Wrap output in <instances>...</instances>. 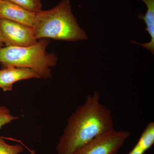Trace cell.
<instances>
[{
    "label": "cell",
    "instance_id": "obj_1",
    "mask_svg": "<svg viewBox=\"0 0 154 154\" xmlns=\"http://www.w3.org/2000/svg\"><path fill=\"white\" fill-rule=\"evenodd\" d=\"M100 99V94L94 91L69 117L57 146V154H74L94 139L114 129L111 110Z\"/></svg>",
    "mask_w": 154,
    "mask_h": 154
},
{
    "label": "cell",
    "instance_id": "obj_2",
    "mask_svg": "<svg viewBox=\"0 0 154 154\" xmlns=\"http://www.w3.org/2000/svg\"><path fill=\"white\" fill-rule=\"evenodd\" d=\"M32 29L37 40L47 38L74 42L88 38L72 12L69 0H62L52 9L36 13Z\"/></svg>",
    "mask_w": 154,
    "mask_h": 154
},
{
    "label": "cell",
    "instance_id": "obj_3",
    "mask_svg": "<svg viewBox=\"0 0 154 154\" xmlns=\"http://www.w3.org/2000/svg\"><path fill=\"white\" fill-rule=\"evenodd\" d=\"M49 38L39 39L36 44L25 47L5 46L0 48V63L3 68L19 67L33 69L41 79L51 77V68L57 63V56L47 48Z\"/></svg>",
    "mask_w": 154,
    "mask_h": 154
},
{
    "label": "cell",
    "instance_id": "obj_4",
    "mask_svg": "<svg viewBox=\"0 0 154 154\" xmlns=\"http://www.w3.org/2000/svg\"><path fill=\"white\" fill-rule=\"evenodd\" d=\"M130 135L129 131L114 129L94 139L74 154H117Z\"/></svg>",
    "mask_w": 154,
    "mask_h": 154
},
{
    "label": "cell",
    "instance_id": "obj_5",
    "mask_svg": "<svg viewBox=\"0 0 154 154\" xmlns=\"http://www.w3.org/2000/svg\"><path fill=\"white\" fill-rule=\"evenodd\" d=\"M0 34L6 46L25 47L38 41L32 27L7 19H0Z\"/></svg>",
    "mask_w": 154,
    "mask_h": 154
},
{
    "label": "cell",
    "instance_id": "obj_6",
    "mask_svg": "<svg viewBox=\"0 0 154 154\" xmlns=\"http://www.w3.org/2000/svg\"><path fill=\"white\" fill-rule=\"evenodd\" d=\"M36 14L6 0L0 2V19L32 27Z\"/></svg>",
    "mask_w": 154,
    "mask_h": 154
},
{
    "label": "cell",
    "instance_id": "obj_7",
    "mask_svg": "<svg viewBox=\"0 0 154 154\" xmlns=\"http://www.w3.org/2000/svg\"><path fill=\"white\" fill-rule=\"evenodd\" d=\"M41 79L33 69L19 67H7L0 70V88L5 92L11 91L14 83L23 80Z\"/></svg>",
    "mask_w": 154,
    "mask_h": 154
},
{
    "label": "cell",
    "instance_id": "obj_8",
    "mask_svg": "<svg viewBox=\"0 0 154 154\" xmlns=\"http://www.w3.org/2000/svg\"><path fill=\"white\" fill-rule=\"evenodd\" d=\"M145 4L147 8L145 15L139 14L138 18L143 19L145 23L146 28V30L147 31L151 37L149 42L140 44L135 41H131L133 43L138 44L146 49L149 50L152 54H154V0H141Z\"/></svg>",
    "mask_w": 154,
    "mask_h": 154
},
{
    "label": "cell",
    "instance_id": "obj_9",
    "mask_svg": "<svg viewBox=\"0 0 154 154\" xmlns=\"http://www.w3.org/2000/svg\"><path fill=\"white\" fill-rule=\"evenodd\" d=\"M138 145L146 152L153 145L154 143V122H149L138 141Z\"/></svg>",
    "mask_w": 154,
    "mask_h": 154
},
{
    "label": "cell",
    "instance_id": "obj_10",
    "mask_svg": "<svg viewBox=\"0 0 154 154\" xmlns=\"http://www.w3.org/2000/svg\"><path fill=\"white\" fill-rule=\"evenodd\" d=\"M18 5L26 10L37 13L41 11L42 4L40 0H6Z\"/></svg>",
    "mask_w": 154,
    "mask_h": 154
},
{
    "label": "cell",
    "instance_id": "obj_11",
    "mask_svg": "<svg viewBox=\"0 0 154 154\" xmlns=\"http://www.w3.org/2000/svg\"><path fill=\"white\" fill-rule=\"evenodd\" d=\"M24 150L23 146L20 144L10 145L0 137V154H19ZM34 152H31V154Z\"/></svg>",
    "mask_w": 154,
    "mask_h": 154
},
{
    "label": "cell",
    "instance_id": "obj_12",
    "mask_svg": "<svg viewBox=\"0 0 154 154\" xmlns=\"http://www.w3.org/2000/svg\"><path fill=\"white\" fill-rule=\"evenodd\" d=\"M19 117L14 116L11 111L5 106H0V129L4 125L18 119Z\"/></svg>",
    "mask_w": 154,
    "mask_h": 154
},
{
    "label": "cell",
    "instance_id": "obj_13",
    "mask_svg": "<svg viewBox=\"0 0 154 154\" xmlns=\"http://www.w3.org/2000/svg\"><path fill=\"white\" fill-rule=\"evenodd\" d=\"M145 152L143 149L136 143L134 147L128 154H144Z\"/></svg>",
    "mask_w": 154,
    "mask_h": 154
},
{
    "label": "cell",
    "instance_id": "obj_14",
    "mask_svg": "<svg viewBox=\"0 0 154 154\" xmlns=\"http://www.w3.org/2000/svg\"><path fill=\"white\" fill-rule=\"evenodd\" d=\"M4 46V44H3L2 37H1V34H0V48H1L3 47Z\"/></svg>",
    "mask_w": 154,
    "mask_h": 154
},
{
    "label": "cell",
    "instance_id": "obj_15",
    "mask_svg": "<svg viewBox=\"0 0 154 154\" xmlns=\"http://www.w3.org/2000/svg\"><path fill=\"white\" fill-rule=\"evenodd\" d=\"M1 1H2V0H0V2H1Z\"/></svg>",
    "mask_w": 154,
    "mask_h": 154
}]
</instances>
